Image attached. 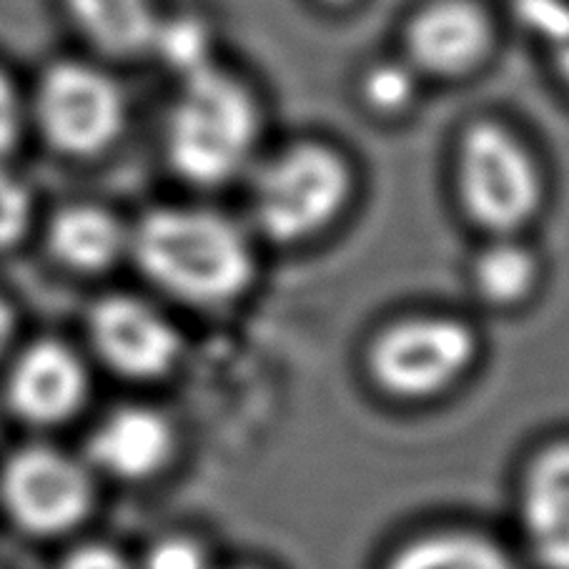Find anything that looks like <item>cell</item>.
Wrapping results in <instances>:
<instances>
[{
  "label": "cell",
  "instance_id": "obj_1",
  "mask_svg": "<svg viewBox=\"0 0 569 569\" xmlns=\"http://www.w3.org/2000/svg\"><path fill=\"white\" fill-rule=\"evenodd\" d=\"M129 251L153 287L193 307L239 299L253 281L249 239L221 213L156 209L129 231Z\"/></svg>",
  "mask_w": 569,
  "mask_h": 569
},
{
  "label": "cell",
  "instance_id": "obj_2",
  "mask_svg": "<svg viewBox=\"0 0 569 569\" xmlns=\"http://www.w3.org/2000/svg\"><path fill=\"white\" fill-rule=\"evenodd\" d=\"M181 81L166 119V156L183 181L221 186L251 161L259 141V108L237 78L216 66Z\"/></svg>",
  "mask_w": 569,
  "mask_h": 569
},
{
  "label": "cell",
  "instance_id": "obj_3",
  "mask_svg": "<svg viewBox=\"0 0 569 569\" xmlns=\"http://www.w3.org/2000/svg\"><path fill=\"white\" fill-rule=\"evenodd\" d=\"M349 193L347 161L327 146L299 143L263 166L253 189V216L273 241H307L339 219Z\"/></svg>",
  "mask_w": 569,
  "mask_h": 569
},
{
  "label": "cell",
  "instance_id": "obj_4",
  "mask_svg": "<svg viewBox=\"0 0 569 569\" xmlns=\"http://www.w3.org/2000/svg\"><path fill=\"white\" fill-rule=\"evenodd\" d=\"M457 189L469 219L507 237L542 203V176L519 139L497 123H475L457 156Z\"/></svg>",
  "mask_w": 569,
  "mask_h": 569
},
{
  "label": "cell",
  "instance_id": "obj_5",
  "mask_svg": "<svg viewBox=\"0 0 569 569\" xmlns=\"http://www.w3.org/2000/svg\"><path fill=\"white\" fill-rule=\"evenodd\" d=\"M477 359V337L451 317L395 321L371 341L367 365L379 389L397 399H431L455 387Z\"/></svg>",
  "mask_w": 569,
  "mask_h": 569
},
{
  "label": "cell",
  "instance_id": "obj_6",
  "mask_svg": "<svg viewBox=\"0 0 569 569\" xmlns=\"http://www.w3.org/2000/svg\"><path fill=\"white\" fill-rule=\"evenodd\" d=\"M93 499L91 472L63 449L28 445L16 449L0 467V507L31 537L73 532L86 522Z\"/></svg>",
  "mask_w": 569,
  "mask_h": 569
},
{
  "label": "cell",
  "instance_id": "obj_7",
  "mask_svg": "<svg viewBox=\"0 0 569 569\" xmlns=\"http://www.w3.org/2000/svg\"><path fill=\"white\" fill-rule=\"evenodd\" d=\"M33 121L53 151L73 159L103 153L121 136V88L98 68L63 61L48 68L33 96Z\"/></svg>",
  "mask_w": 569,
  "mask_h": 569
},
{
  "label": "cell",
  "instance_id": "obj_8",
  "mask_svg": "<svg viewBox=\"0 0 569 569\" xmlns=\"http://www.w3.org/2000/svg\"><path fill=\"white\" fill-rule=\"evenodd\" d=\"M88 337L96 357L126 379H161L179 365L181 337L173 323L126 293H111L88 313Z\"/></svg>",
  "mask_w": 569,
  "mask_h": 569
},
{
  "label": "cell",
  "instance_id": "obj_9",
  "mask_svg": "<svg viewBox=\"0 0 569 569\" xmlns=\"http://www.w3.org/2000/svg\"><path fill=\"white\" fill-rule=\"evenodd\" d=\"M6 399L13 415L31 427H58L76 417L88 399V369L58 339H38L11 355Z\"/></svg>",
  "mask_w": 569,
  "mask_h": 569
},
{
  "label": "cell",
  "instance_id": "obj_10",
  "mask_svg": "<svg viewBox=\"0 0 569 569\" xmlns=\"http://www.w3.org/2000/svg\"><path fill=\"white\" fill-rule=\"evenodd\" d=\"M492 26L472 0H437L411 18L407 53L411 68L439 78H459L485 61Z\"/></svg>",
  "mask_w": 569,
  "mask_h": 569
},
{
  "label": "cell",
  "instance_id": "obj_11",
  "mask_svg": "<svg viewBox=\"0 0 569 569\" xmlns=\"http://www.w3.org/2000/svg\"><path fill=\"white\" fill-rule=\"evenodd\" d=\"M171 421L149 407H121L98 421L88 437V462L101 472L139 482L171 462Z\"/></svg>",
  "mask_w": 569,
  "mask_h": 569
},
{
  "label": "cell",
  "instance_id": "obj_12",
  "mask_svg": "<svg viewBox=\"0 0 569 569\" xmlns=\"http://www.w3.org/2000/svg\"><path fill=\"white\" fill-rule=\"evenodd\" d=\"M527 545L545 569H569V441L532 459L522 485Z\"/></svg>",
  "mask_w": 569,
  "mask_h": 569
},
{
  "label": "cell",
  "instance_id": "obj_13",
  "mask_svg": "<svg viewBox=\"0 0 569 569\" xmlns=\"http://www.w3.org/2000/svg\"><path fill=\"white\" fill-rule=\"evenodd\" d=\"M46 243L61 267L76 273L111 269L129 251V231L96 203L63 206L48 221Z\"/></svg>",
  "mask_w": 569,
  "mask_h": 569
},
{
  "label": "cell",
  "instance_id": "obj_14",
  "mask_svg": "<svg viewBox=\"0 0 569 569\" xmlns=\"http://www.w3.org/2000/svg\"><path fill=\"white\" fill-rule=\"evenodd\" d=\"M68 13L98 51L131 58L151 51L161 16L153 0H66Z\"/></svg>",
  "mask_w": 569,
  "mask_h": 569
},
{
  "label": "cell",
  "instance_id": "obj_15",
  "mask_svg": "<svg viewBox=\"0 0 569 569\" xmlns=\"http://www.w3.org/2000/svg\"><path fill=\"white\" fill-rule=\"evenodd\" d=\"M385 569H519L502 547L485 537L439 532L399 547Z\"/></svg>",
  "mask_w": 569,
  "mask_h": 569
},
{
  "label": "cell",
  "instance_id": "obj_16",
  "mask_svg": "<svg viewBox=\"0 0 569 569\" xmlns=\"http://www.w3.org/2000/svg\"><path fill=\"white\" fill-rule=\"evenodd\" d=\"M539 279L532 251L502 237L477 253L472 283L479 299L492 307H517L535 291Z\"/></svg>",
  "mask_w": 569,
  "mask_h": 569
},
{
  "label": "cell",
  "instance_id": "obj_17",
  "mask_svg": "<svg viewBox=\"0 0 569 569\" xmlns=\"http://www.w3.org/2000/svg\"><path fill=\"white\" fill-rule=\"evenodd\" d=\"M151 51L181 78L201 73L213 66L211 36L201 21L189 16L169 18V21L161 18L153 33Z\"/></svg>",
  "mask_w": 569,
  "mask_h": 569
},
{
  "label": "cell",
  "instance_id": "obj_18",
  "mask_svg": "<svg viewBox=\"0 0 569 569\" xmlns=\"http://www.w3.org/2000/svg\"><path fill=\"white\" fill-rule=\"evenodd\" d=\"M517 21L542 41L569 86V0H515Z\"/></svg>",
  "mask_w": 569,
  "mask_h": 569
},
{
  "label": "cell",
  "instance_id": "obj_19",
  "mask_svg": "<svg viewBox=\"0 0 569 569\" xmlns=\"http://www.w3.org/2000/svg\"><path fill=\"white\" fill-rule=\"evenodd\" d=\"M417 78L409 66L377 63L361 78V98L377 113H401L415 101Z\"/></svg>",
  "mask_w": 569,
  "mask_h": 569
},
{
  "label": "cell",
  "instance_id": "obj_20",
  "mask_svg": "<svg viewBox=\"0 0 569 569\" xmlns=\"http://www.w3.org/2000/svg\"><path fill=\"white\" fill-rule=\"evenodd\" d=\"M33 193L18 173L0 166V251L16 249L33 223Z\"/></svg>",
  "mask_w": 569,
  "mask_h": 569
},
{
  "label": "cell",
  "instance_id": "obj_21",
  "mask_svg": "<svg viewBox=\"0 0 569 569\" xmlns=\"http://www.w3.org/2000/svg\"><path fill=\"white\" fill-rule=\"evenodd\" d=\"M136 569H211V559L193 537L171 535L156 539Z\"/></svg>",
  "mask_w": 569,
  "mask_h": 569
},
{
  "label": "cell",
  "instance_id": "obj_22",
  "mask_svg": "<svg viewBox=\"0 0 569 569\" xmlns=\"http://www.w3.org/2000/svg\"><path fill=\"white\" fill-rule=\"evenodd\" d=\"M23 129V103L18 98L16 86L0 71V159L16 149Z\"/></svg>",
  "mask_w": 569,
  "mask_h": 569
},
{
  "label": "cell",
  "instance_id": "obj_23",
  "mask_svg": "<svg viewBox=\"0 0 569 569\" xmlns=\"http://www.w3.org/2000/svg\"><path fill=\"white\" fill-rule=\"evenodd\" d=\"M58 569H136L121 549L103 542H86L73 547Z\"/></svg>",
  "mask_w": 569,
  "mask_h": 569
},
{
  "label": "cell",
  "instance_id": "obj_24",
  "mask_svg": "<svg viewBox=\"0 0 569 569\" xmlns=\"http://www.w3.org/2000/svg\"><path fill=\"white\" fill-rule=\"evenodd\" d=\"M16 341V311L3 293H0V359L11 355Z\"/></svg>",
  "mask_w": 569,
  "mask_h": 569
},
{
  "label": "cell",
  "instance_id": "obj_25",
  "mask_svg": "<svg viewBox=\"0 0 569 569\" xmlns=\"http://www.w3.org/2000/svg\"><path fill=\"white\" fill-rule=\"evenodd\" d=\"M329 3H345V0H329Z\"/></svg>",
  "mask_w": 569,
  "mask_h": 569
},
{
  "label": "cell",
  "instance_id": "obj_26",
  "mask_svg": "<svg viewBox=\"0 0 569 569\" xmlns=\"http://www.w3.org/2000/svg\"><path fill=\"white\" fill-rule=\"evenodd\" d=\"M241 569H251V567H241Z\"/></svg>",
  "mask_w": 569,
  "mask_h": 569
}]
</instances>
